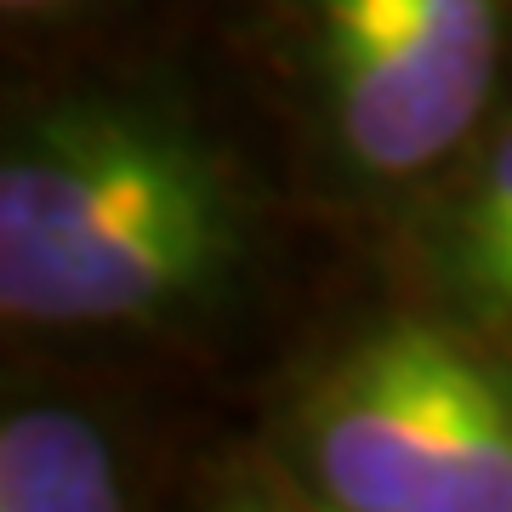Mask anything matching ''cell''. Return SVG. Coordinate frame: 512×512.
Wrapping results in <instances>:
<instances>
[{
  "mask_svg": "<svg viewBox=\"0 0 512 512\" xmlns=\"http://www.w3.org/2000/svg\"><path fill=\"white\" fill-rule=\"evenodd\" d=\"M228 256V200L194 143L126 109H57L0 165V308L109 325L177 308Z\"/></svg>",
  "mask_w": 512,
  "mask_h": 512,
  "instance_id": "obj_1",
  "label": "cell"
},
{
  "mask_svg": "<svg viewBox=\"0 0 512 512\" xmlns=\"http://www.w3.org/2000/svg\"><path fill=\"white\" fill-rule=\"evenodd\" d=\"M330 114L376 177L461 143L495 86V0H313Z\"/></svg>",
  "mask_w": 512,
  "mask_h": 512,
  "instance_id": "obj_2",
  "label": "cell"
},
{
  "mask_svg": "<svg viewBox=\"0 0 512 512\" xmlns=\"http://www.w3.org/2000/svg\"><path fill=\"white\" fill-rule=\"evenodd\" d=\"M473 353L427 325L370 336L308 416V461L336 512H410Z\"/></svg>",
  "mask_w": 512,
  "mask_h": 512,
  "instance_id": "obj_3",
  "label": "cell"
},
{
  "mask_svg": "<svg viewBox=\"0 0 512 512\" xmlns=\"http://www.w3.org/2000/svg\"><path fill=\"white\" fill-rule=\"evenodd\" d=\"M0 512H126L109 439L63 404L12 410L0 421Z\"/></svg>",
  "mask_w": 512,
  "mask_h": 512,
  "instance_id": "obj_4",
  "label": "cell"
},
{
  "mask_svg": "<svg viewBox=\"0 0 512 512\" xmlns=\"http://www.w3.org/2000/svg\"><path fill=\"white\" fill-rule=\"evenodd\" d=\"M410 512H512V382L473 359Z\"/></svg>",
  "mask_w": 512,
  "mask_h": 512,
  "instance_id": "obj_5",
  "label": "cell"
},
{
  "mask_svg": "<svg viewBox=\"0 0 512 512\" xmlns=\"http://www.w3.org/2000/svg\"><path fill=\"white\" fill-rule=\"evenodd\" d=\"M456 274L467 279V291L507 308L512 302V131L507 143L495 148L490 171L478 200L467 205L456 234Z\"/></svg>",
  "mask_w": 512,
  "mask_h": 512,
  "instance_id": "obj_6",
  "label": "cell"
},
{
  "mask_svg": "<svg viewBox=\"0 0 512 512\" xmlns=\"http://www.w3.org/2000/svg\"><path fill=\"white\" fill-rule=\"evenodd\" d=\"M228 512H274V507H262L256 495H239V501H234V507H228Z\"/></svg>",
  "mask_w": 512,
  "mask_h": 512,
  "instance_id": "obj_7",
  "label": "cell"
},
{
  "mask_svg": "<svg viewBox=\"0 0 512 512\" xmlns=\"http://www.w3.org/2000/svg\"><path fill=\"white\" fill-rule=\"evenodd\" d=\"M12 12H40V6H57V0H6Z\"/></svg>",
  "mask_w": 512,
  "mask_h": 512,
  "instance_id": "obj_8",
  "label": "cell"
},
{
  "mask_svg": "<svg viewBox=\"0 0 512 512\" xmlns=\"http://www.w3.org/2000/svg\"><path fill=\"white\" fill-rule=\"evenodd\" d=\"M325 512H336V507H330V501H325Z\"/></svg>",
  "mask_w": 512,
  "mask_h": 512,
  "instance_id": "obj_9",
  "label": "cell"
},
{
  "mask_svg": "<svg viewBox=\"0 0 512 512\" xmlns=\"http://www.w3.org/2000/svg\"><path fill=\"white\" fill-rule=\"evenodd\" d=\"M507 313H512V302H507Z\"/></svg>",
  "mask_w": 512,
  "mask_h": 512,
  "instance_id": "obj_10",
  "label": "cell"
}]
</instances>
